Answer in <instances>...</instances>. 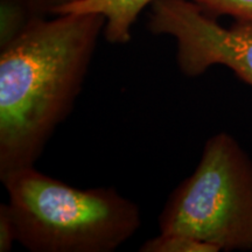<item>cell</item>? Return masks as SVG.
<instances>
[{
    "label": "cell",
    "mask_w": 252,
    "mask_h": 252,
    "mask_svg": "<svg viewBox=\"0 0 252 252\" xmlns=\"http://www.w3.org/2000/svg\"><path fill=\"white\" fill-rule=\"evenodd\" d=\"M98 13L33 17L0 50V180L34 167L74 108L103 34Z\"/></svg>",
    "instance_id": "6da1fadb"
},
{
    "label": "cell",
    "mask_w": 252,
    "mask_h": 252,
    "mask_svg": "<svg viewBox=\"0 0 252 252\" xmlns=\"http://www.w3.org/2000/svg\"><path fill=\"white\" fill-rule=\"evenodd\" d=\"M2 184L18 243L31 252H112L141 225L138 204L115 188L72 187L35 167Z\"/></svg>",
    "instance_id": "7a4b0ae2"
},
{
    "label": "cell",
    "mask_w": 252,
    "mask_h": 252,
    "mask_svg": "<svg viewBox=\"0 0 252 252\" xmlns=\"http://www.w3.org/2000/svg\"><path fill=\"white\" fill-rule=\"evenodd\" d=\"M159 229L220 251L251 250L252 159L231 134L220 132L206 141L193 174L166 201Z\"/></svg>",
    "instance_id": "3957f363"
},
{
    "label": "cell",
    "mask_w": 252,
    "mask_h": 252,
    "mask_svg": "<svg viewBox=\"0 0 252 252\" xmlns=\"http://www.w3.org/2000/svg\"><path fill=\"white\" fill-rule=\"evenodd\" d=\"M149 28L176 42V63L185 76L197 77L224 65L252 87V23L235 20L225 28L190 0H156Z\"/></svg>",
    "instance_id": "277c9868"
},
{
    "label": "cell",
    "mask_w": 252,
    "mask_h": 252,
    "mask_svg": "<svg viewBox=\"0 0 252 252\" xmlns=\"http://www.w3.org/2000/svg\"><path fill=\"white\" fill-rule=\"evenodd\" d=\"M156 0H82L60 8L62 13H98L105 18L103 35L112 45H125L131 40V31L145 7Z\"/></svg>",
    "instance_id": "5b68a950"
},
{
    "label": "cell",
    "mask_w": 252,
    "mask_h": 252,
    "mask_svg": "<svg viewBox=\"0 0 252 252\" xmlns=\"http://www.w3.org/2000/svg\"><path fill=\"white\" fill-rule=\"evenodd\" d=\"M140 252H220L214 245L181 234H160L144 242Z\"/></svg>",
    "instance_id": "8992f818"
},
{
    "label": "cell",
    "mask_w": 252,
    "mask_h": 252,
    "mask_svg": "<svg viewBox=\"0 0 252 252\" xmlns=\"http://www.w3.org/2000/svg\"><path fill=\"white\" fill-rule=\"evenodd\" d=\"M207 13L220 17L228 15L235 20L252 23V0H190Z\"/></svg>",
    "instance_id": "52a82bcc"
},
{
    "label": "cell",
    "mask_w": 252,
    "mask_h": 252,
    "mask_svg": "<svg viewBox=\"0 0 252 252\" xmlns=\"http://www.w3.org/2000/svg\"><path fill=\"white\" fill-rule=\"evenodd\" d=\"M18 242V230L8 203L0 206V252H9Z\"/></svg>",
    "instance_id": "ba28073f"
},
{
    "label": "cell",
    "mask_w": 252,
    "mask_h": 252,
    "mask_svg": "<svg viewBox=\"0 0 252 252\" xmlns=\"http://www.w3.org/2000/svg\"><path fill=\"white\" fill-rule=\"evenodd\" d=\"M82 0H26L28 8L33 17H47L55 15L60 8L75 4Z\"/></svg>",
    "instance_id": "9c48e42d"
}]
</instances>
